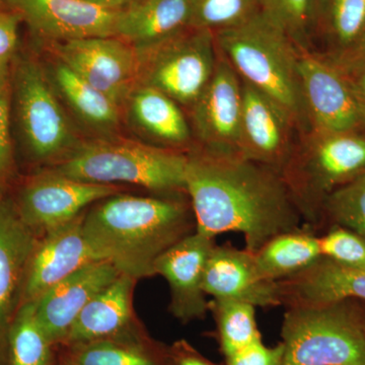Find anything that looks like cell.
Segmentation results:
<instances>
[{"label": "cell", "instance_id": "obj_1", "mask_svg": "<svg viewBox=\"0 0 365 365\" xmlns=\"http://www.w3.org/2000/svg\"><path fill=\"white\" fill-rule=\"evenodd\" d=\"M185 189L197 232L212 237L239 232L253 253L304 225L280 173L240 153L189 150Z\"/></svg>", "mask_w": 365, "mask_h": 365}, {"label": "cell", "instance_id": "obj_2", "mask_svg": "<svg viewBox=\"0 0 365 365\" xmlns=\"http://www.w3.org/2000/svg\"><path fill=\"white\" fill-rule=\"evenodd\" d=\"M186 193L134 196L123 192L86 209L83 234L98 260L136 279L153 277L168 250L196 232Z\"/></svg>", "mask_w": 365, "mask_h": 365}, {"label": "cell", "instance_id": "obj_3", "mask_svg": "<svg viewBox=\"0 0 365 365\" xmlns=\"http://www.w3.org/2000/svg\"><path fill=\"white\" fill-rule=\"evenodd\" d=\"M215 34L216 47L240 78L289 115L297 130L309 132L299 73L300 49L265 14Z\"/></svg>", "mask_w": 365, "mask_h": 365}, {"label": "cell", "instance_id": "obj_4", "mask_svg": "<svg viewBox=\"0 0 365 365\" xmlns=\"http://www.w3.org/2000/svg\"><path fill=\"white\" fill-rule=\"evenodd\" d=\"M187 151L128 139L83 141L63 160L45 167L93 184H129L162 194L186 193Z\"/></svg>", "mask_w": 365, "mask_h": 365}, {"label": "cell", "instance_id": "obj_5", "mask_svg": "<svg viewBox=\"0 0 365 365\" xmlns=\"http://www.w3.org/2000/svg\"><path fill=\"white\" fill-rule=\"evenodd\" d=\"M11 86V122L29 160L49 167L83 143L39 60L16 55Z\"/></svg>", "mask_w": 365, "mask_h": 365}, {"label": "cell", "instance_id": "obj_6", "mask_svg": "<svg viewBox=\"0 0 365 365\" xmlns=\"http://www.w3.org/2000/svg\"><path fill=\"white\" fill-rule=\"evenodd\" d=\"M302 137L281 170V176L304 225L317 232L329 194L365 173V134L309 131Z\"/></svg>", "mask_w": 365, "mask_h": 365}, {"label": "cell", "instance_id": "obj_7", "mask_svg": "<svg viewBox=\"0 0 365 365\" xmlns=\"http://www.w3.org/2000/svg\"><path fill=\"white\" fill-rule=\"evenodd\" d=\"M283 365H365V324L354 300L285 307Z\"/></svg>", "mask_w": 365, "mask_h": 365}, {"label": "cell", "instance_id": "obj_8", "mask_svg": "<svg viewBox=\"0 0 365 365\" xmlns=\"http://www.w3.org/2000/svg\"><path fill=\"white\" fill-rule=\"evenodd\" d=\"M138 54V85L162 91L189 108L210 83L218 60L215 34L194 28Z\"/></svg>", "mask_w": 365, "mask_h": 365}, {"label": "cell", "instance_id": "obj_9", "mask_svg": "<svg viewBox=\"0 0 365 365\" xmlns=\"http://www.w3.org/2000/svg\"><path fill=\"white\" fill-rule=\"evenodd\" d=\"M121 192L118 185L78 181L43 168L21 185L14 203L21 220L40 235Z\"/></svg>", "mask_w": 365, "mask_h": 365}, {"label": "cell", "instance_id": "obj_10", "mask_svg": "<svg viewBox=\"0 0 365 365\" xmlns=\"http://www.w3.org/2000/svg\"><path fill=\"white\" fill-rule=\"evenodd\" d=\"M57 58L121 106L138 86L140 58L135 48L117 37L51 43Z\"/></svg>", "mask_w": 365, "mask_h": 365}, {"label": "cell", "instance_id": "obj_11", "mask_svg": "<svg viewBox=\"0 0 365 365\" xmlns=\"http://www.w3.org/2000/svg\"><path fill=\"white\" fill-rule=\"evenodd\" d=\"M299 73L309 131L364 130L351 88L332 60L312 50H300Z\"/></svg>", "mask_w": 365, "mask_h": 365}, {"label": "cell", "instance_id": "obj_12", "mask_svg": "<svg viewBox=\"0 0 365 365\" xmlns=\"http://www.w3.org/2000/svg\"><path fill=\"white\" fill-rule=\"evenodd\" d=\"M242 79L218 51L215 74L191 107L199 148L213 153L242 155Z\"/></svg>", "mask_w": 365, "mask_h": 365}, {"label": "cell", "instance_id": "obj_13", "mask_svg": "<svg viewBox=\"0 0 365 365\" xmlns=\"http://www.w3.org/2000/svg\"><path fill=\"white\" fill-rule=\"evenodd\" d=\"M86 211L38 237L26 268L20 307L26 302H35L79 269L101 261L83 234Z\"/></svg>", "mask_w": 365, "mask_h": 365}, {"label": "cell", "instance_id": "obj_14", "mask_svg": "<svg viewBox=\"0 0 365 365\" xmlns=\"http://www.w3.org/2000/svg\"><path fill=\"white\" fill-rule=\"evenodd\" d=\"M31 30L50 43L115 37L117 11L88 0H4Z\"/></svg>", "mask_w": 365, "mask_h": 365}, {"label": "cell", "instance_id": "obj_15", "mask_svg": "<svg viewBox=\"0 0 365 365\" xmlns=\"http://www.w3.org/2000/svg\"><path fill=\"white\" fill-rule=\"evenodd\" d=\"M215 245V237L196 230L155 262V275L162 276L169 285L170 313L182 324L207 316L209 302L203 289L204 271Z\"/></svg>", "mask_w": 365, "mask_h": 365}, {"label": "cell", "instance_id": "obj_16", "mask_svg": "<svg viewBox=\"0 0 365 365\" xmlns=\"http://www.w3.org/2000/svg\"><path fill=\"white\" fill-rule=\"evenodd\" d=\"M242 88L241 153L281 174L297 144V126L265 93L242 79Z\"/></svg>", "mask_w": 365, "mask_h": 365}, {"label": "cell", "instance_id": "obj_17", "mask_svg": "<svg viewBox=\"0 0 365 365\" xmlns=\"http://www.w3.org/2000/svg\"><path fill=\"white\" fill-rule=\"evenodd\" d=\"M203 289L212 299L246 302L255 307H281L276 282L261 275L253 252L217 245L209 255Z\"/></svg>", "mask_w": 365, "mask_h": 365}, {"label": "cell", "instance_id": "obj_18", "mask_svg": "<svg viewBox=\"0 0 365 365\" xmlns=\"http://www.w3.org/2000/svg\"><path fill=\"white\" fill-rule=\"evenodd\" d=\"M120 274L110 262L96 261L60 281L35 300L38 321L53 344L63 343L83 307Z\"/></svg>", "mask_w": 365, "mask_h": 365}, {"label": "cell", "instance_id": "obj_19", "mask_svg": "<svg viewBox=\"0 0 365 365\" xmlns=\"http://www.w3.org/2000/svg\"><path fill=\"white\" fill-rule=\"evenodd\" d=\"M38 237L21 220L13 199L0 197V360L20 307L26 268Z\"/></svg>", "mask_w": 365, "mask_h": 365}, {"label": "cell", "instance_id": "obj_20", "mask_svg": "<svg viewBox=\"0 0 365 365\" xmlns=\"http://www.w3.org/2000/svg\"><path fill=\"white\" fill-rule=\"evenodd\" d=\"M281 307L365 302V270L341 265L321 257L311 266L276 282Z\"/></svg>", "mask_w": 365, "mask_h": 365}, {"label": "cell", "instance_id": "obj_21", "mask_svg": "<svg viewBox=\"0 0 365 365\" xmlns=\"http://www.w3.org/2000/svg\"><path fill=\"white\" fill-rule=\"evenodd\" d=\"M63 347L60 365H174L169 347L151 338L140 319L116 335Z\"/></svg>", "mask_w": 365, "mask_h": 365}, {"label": "cell", "instance_id": "obj_22", "mask_svg": "<svg viewBox=\"0 0 365 365\" xmlns=\"http://www.w3.org/2000/svg\"><path fill=\"white\" fill-rule=\"evenodd\" d=\"M190 16L189 0H136L118 11L115 37L146 51L189 29Z\"/></svg>", "mask_w": 365, "mask_h": 365}, {"label": "cell", "instance_id": "obj_23", "mask_svg": "<svg viewBox=\"0 0 365 365\" xmlns=\"http://www.w3.org/2000/svg\"><path fill=\"white\" fill-rule=\"evenodd\" d=\"M136 278L121 273L88 302L74 321L62 346L102 339L138 321L133 307Z\"/></svg>", "mask_w": 365, "mask_h": 365}, {"label": "cell", "instance_id": "obj_24", "mask_svg": "<svg viewBox=\"0 0 365 365\" xmlns=\"http://www.w3.org/2000/svg\"><path fill=\"white\" fill-rule=\"evenodd\" d=\"M46 71L59 98L79 122L105 137L118 130L121 121L120 105L113 98L90 85L58 58Z\"/></svg>", "mask_w": 365, "mask_h": 365}, {"label": "cell", "instance_id": "obj_25", "mask_svg": "<svg viewBox=\"0 0 365 365\" xmlns=\"http://www.w3.org/2000/svg\"><path fill=\"white\" fill-rule=\"evenodd\" d=\"M126 103L134 126L163 148L182 150L191 143V128L181 108L162 91L138 85Z\"/></svg>", "mask_w": 365, "mask_h": 365}, {"label": "cell", "instance_id": "obj_26", "mask_svg": "<svg viewBox=\"0 0 365 365\" xmlns=\"http://www.w3.org/2000/svg\"><path fill=\"white\" fill-rule=\"evenodd\" d=\"M254 255L261 275L271 282L287 279L322 257L319 235L306 225L276 235Z\"/></svg>", "mask_w": 365, "mask_h": 365}, {"label": "cell", "instance_id": "obj_27", "mask_svg": "<svg viewBox=\"0 0 365 365\" xmlns=\"http://www.w3.org/2000/svg\"><path fill=\"white\" fill-rule=\"evenodd\" d=\"M256 309L252 304L234 300L209 302V312L215 319L216 336L223 356H230L263 341L257 324Z\"/></svg>", "mask_w": 365, "mask_h": 365}, {"label": "cell", "instance_id": "obj_28", "mask_svg": "<svg viewBox=\"0 0 365 365\" xmlns=\"http://www.w3.org/2000/svg\"><path fill=\"white\" fill-rule=\"evenodd\" d=\"M54 346L38 321L35 302L21 304L7 337L11 365H52Z\"/></svg>", "mask_w": 365, "mask_h": 365}, {"label": "cell", "instance_id": "obj_29", "mask_svg": "<svg viewBox=\"0 0 365 365\" xmlns=\"http://www.w3.org/2000/svg\"><path fill=\"white\" fill-rule=\"evenodd\" d=\"M325 222L331 227L347 228L365 240V173L329 194L322 207L321 227Z\"/></svg>", "mask_w": 365, "mask_h": 365}, {"label": "cell", "instance_id": "obj_30", "mask_svg": "<svg viewBox=\"0 0 365 365\" xmlns=\"http://www.w3.org/2000/svg\"><path fill=\"white\" fill-rule=\"evenodd\" d=\"M262 11L292 38L300 50H311L319 19L318 0H260Z\"/></svg>", "mask_w": 365, "mask_h": 365}, {"label": "cell", "instance_id": "obj_31", "mask_svg": "<svg viewBox=\"0 0 365 365\" xmlns=\"http://www.w3.org/2000/svg\"><path fill=\"white\" fill-rule=\"evenodd\" d=\"M190 28L215 33L246 23L262 13L260 0H189Z\"/></svg>", "mask_w": 365, "mask_h": 365}, {"label": "cell", "instance_id": "obj_32", "mask_svg": "<svg viewBox=\"0 0 365 365\" xmlns=\"http://www.w3.org/2000/svg\"><path fill=\"white\" fill-rule=\"evenodd\" d=\"M325 13L335 45L331 56L356 50L365 37V0H329L322 14Z\"/></svg>", "mask_w": 365, "mask_h": 365}, {"label": "cell", "instance_id": "obj_33", "mask_svg": "<svg viewBox=\"0 0 365 365\" xmlns=\"http://www.w3.org/2000/svg\"><path fill=\"white\" fill-rule=\"evenodd\" d=\"M322 257L353 269L365 270V240L347 228L331 227L319 235Z\"/></svg>", "mask_w": 365, "mask_h": 365}, {"label": "cell", "instance_id": "obj_34", "mask_svg": "<svg viewBox=\"0 0 365 365\" xmlns=\"http://www.w3.org/2000/svg\"><path fill=\"white\" fill-rule=\"evenodd\" d=\"M16 163L14 155L13 124H11V78L0 88V197L7 191L16 179Z\"/></svg>", "mask_w": 365, "mask_h": 365}, {"label": "cell", "instance_id": "obj_35", "mask_svg": "<svg viewBox=\"0 0 365 365\" xmlns=\"http://www.w3.org/2000/svg\"><path fill=\"white\" fill-rule=\"evenodd\" d=\"M327 57L338 67L351 88L365 129V51L355 50Z\"/></svg>", "mask_w": 365, "mask_h": 365}, {"label": "cell", "instance_id": "obj_36", "mask_svg": "<svg viewBox=\"0 0 365 365\" xmlns=\"http://www.w3.org/2000/svg\"><path fill=\"white\" fill-rule=\"evenodd\" d=\"M283 359L284 349L282 343L269 347L260 341L225 357L223 365H283Z\"/></svg>", "mask_w": 365, "mask_h": 365}, {"label": "cell", "instance_id": "obj_37", "mask_svg": "<svg viewBox=\"0 0 365 365\" xmlns=\"http://www.w3.org/2000/svg\"><path fill=\"white\" fill-rule=\"evenodd\" d=\"M21 18L13 9L0 7V62L11 66L18 55L19 25Z\"/></svg>", "mask_w": 365, "mask_h": 365}, {"label": "cell", "instance_id": "obj_38", "mask_svg": "<svg viewBox=\"0 0 365 365\" xmlns=\"http://www.w3.org/2000/svg\"><path fill=\"white\" fill-rule=\"evenodd\" d=\"M170 356L174 365H223L215 364L201 354L187 340H178L169 347Z\"/></svg>", "mask_w": 365, "mask_h": 365}, {"label": "cell", "instance_id": "obj_39", "mask_svg": "<svg viewBox=\"0 0 365 365\" xmlns=\"http://www.w3.org/2000/svg\"><path fill=\"white\" fill-rule=\"evenodd\" d=\"M93 4L105 7V9H111V11H121L125 7L130 6L136 0H88Z\"/></svg>", "mask_w": 365, "mask_h": 365}, {"label": "cell", "instance_id": "obj_40", "mask_svg": "<svg viewBox=\"0 0 365 365\" xmlns=\"http://www.w3.org/2000/svg\"><path fill=\"white\" fill-rule=\"evenodd\" d=\"M11 66L0 62V88L6 85L11 78Z\"/></svg>", "mask_w": 365, "mask_h": 365}, {"label": "cell", "instance_id": "obj_41", "mask_svg": "<svg viewBox=\"0 0 365 365\" xmlns=\"http://www.w3.org/2000/svg\"><path fill=\"white\" fill-rule=\"evenodd\" d=\"M329 0H318L319 16H321L322 13H323L324 9H325L327 2Z\"/></svg>", "mask_w": 365, "mask_h": 365}, {"label": "cell", "instance_id": "obj_42", "mask_svg": "<svg viewBox=\"0 0 365 365\" xmlns=\"http://www.w3.org/2000/svg\"><path fill=\"white\" fill-rule=\"evenodd\" d=\"M356 50H362V51H365V37H364V41H362L361 44H360L359 47L357 48ZM354 51H355V50H354Z\"/></svg>", "mask_w": 365, "mask_h": 365}, {"label": "cell", "instance_id": "obj_43", "mask_svg": "<svg viewBox=\"0 0 365 365\" xmlns=\"http://www.w3.org/2000/svg\"><path fill=\"white\" fill-rule=\"evenodd\" d=\"M361 312H362V316H364V324H365V312L362 311V309H361Z\"/></svg>", "mask_w": 365, "mask_h": 365}, {"label": "cell", "instance_id": "obj_44", "mask_svg": "<svg viewBox=\"0 0 365 365\" xmlns=\"http://www.w3.org/2000/svg\"><path fill=\"white\" fill-rule=\"evenodd\" d=\"M0 2H4V0H0Z\"/></svg>", "mask_w": 365, "mask_h": 365}]
</instances>
